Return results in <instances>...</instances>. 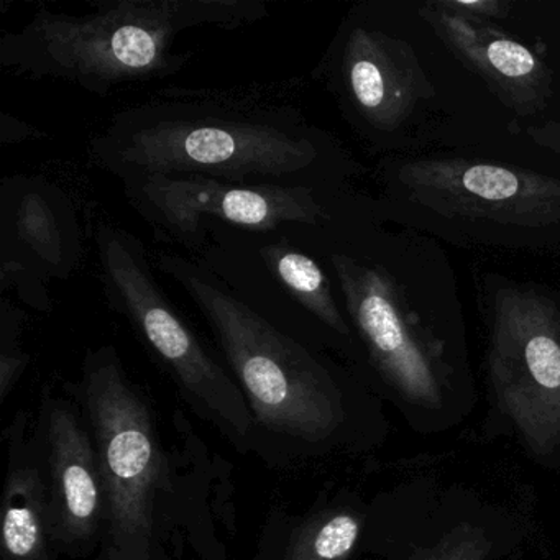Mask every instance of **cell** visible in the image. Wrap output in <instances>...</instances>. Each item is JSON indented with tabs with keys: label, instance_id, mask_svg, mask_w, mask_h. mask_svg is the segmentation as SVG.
Wrapping results in <instances>:
<instances>
[{
	"label": "cell",
	"instance_id": "cell-16",
	"mask_svg": "<svg viewBox=\"0 0 560 560\" xmlns=\"http://www.w3.org/2000/svg\"><path fill=\"white\" fill-rule=\"evenodd\" d=\"M359 537V516L350 511H323L294 530L283 560H346Z\"/></svg>",
	"mask_w": 560,
	"mask_h": 560
},
{
	"label": "cell",
	"instance_id": "cell-10",
	"mask_svg": "<svg viewBox=\"0 0 560 560\" xmlns=\"http://www.w3.org/2000/svg\"><path fill=\"white\" fill-rule=\"evenodd\" d=\"M311 78L353 133L375 150L399 147L435 97L412 45L372 4L347 12Z\"/></svg>",
	"mask_w": 560,
	"mask_h": 560
},
{
	"label": "cell",
	"instance_id": "cell-20",
	"mask_svg": "<svg viewBox=\"0 0 560 560\" xmlns=\"http://www.w3.org/2000/svg\"><path fill=\"white\" fill-rule=\"evenodd\" d=\"M50 133L28 120L19 119L8 110L0 113V147L21 145L34 140L48 139Z\"/></svg>",
	"mask_w": 560,
	"mask_h": 560
},
{
	"label": "cell",
	"instance_id": "cell-14",
	"mask_svg": "<svg viewBox=\"0 0 560 560\" xmlns=\"http://www.w3.org/2000/svg\"><path fill=\"white\" fill-rule=\"evenodd\" d=\"M419 19L468 71L480 78L501 106L529 119L542 114L553 94L550 68L493 22L454 14L439 0L419 5Z\"/></svg>",
	"mask_w": 560,
	"mask_h": 560
},
{
	"label": "cell",
	"instance_id": "cell-8",
	"mask_svg": "<svg viewBox=\"0 0 560 560\" xmlns=\"http://www.w3.org/2000/svg\"><path fill=\"white\" fill-rule=\"evenodd\" d=\"M183 255L278 329L359 363L355 334L329 268L300 228L250 232L212 225Z\"/></svg>",
	"mask_w": 560,
	"mask_h": 560
},
{
	"label": "cell",
	"instance_id": "cell-13",
	"mask_svg": "<svg viewBox=\"0 0 560 560\" xmlns=\"http://www.w3.org/2000/svg\"><path fill=\"white\" fill-rule=\"evenodd\" d=\"M74 408L47 389L38 428L55 544L63 556L80 557L101 546L106 491L90 422Z\"/></svg>",
	"mask_w": 560,
	"mask_h": 560
},
{
	"label": "cell",
	"instance_id": "cell-3",
	"mask_svg": "<svg viewBox=\"0 0 560 560\" xmlns=\"http://www.w3.org/2000/svg\"><path fill=\"white\" fill-rule=\"evenodd\" d=\"M268 15L265 0H94L83 14L40 8L0 37V67L109 97L182 73L195 57L178 48L188 32H234Z\"/></svg>",
	"mask_w": 560,
	"mask_h": 560
},
{
	"label": "cell",
	"instance_id": "cell-18",
	"mask_svg": "<svg viewBox=\"0 0 560 560\" xmlns=\"http://www.w3.org/2000/svg\"><path fill=\"white\" fill-rule=\"evenodd\" d=\"M490 552L491 542L485 530L460 524L434 546L419 550L411 560H488Z\"/></svg>",
	"mask_w": 560,
	"mask_h": 560
},
{
	"label": "cell",
	"instance_id": "cell-17",
	"mask_svg": "<svg viewBox=\"0 0 560 560\" xmlns=\"http://www.w3.org/2000/svg\"><path fill=\"white\" fill-rule=\"evenodd\" d=\"M25 313L18 301L2 296L0 301V402L8 399L28 366L27 352L22 349Z\"/></svg>",
	"mask_w": 560,
	"mask_h": 560
},
{
	"label": "cell",
	"instance_id": "cell-5",
	"mask_svg": "<svg viewBox=\"0 0 560 560\" xmlns=\"http://www.w3.org/2000/svg\"><path fill=\"white\" fill-rule=\"evenodd\" d=\"M156 268L182 288L214 334L254 416L252 447L264 439L290 445V454H310L339 434L346 375L329 353L268 323L179 252H163Z\"/></svg>",
	"mask_w": 560,
	"mask_h": 560
},
{
	"label": "cell",
	"instance_id": "cell-15",
	"mask_svg": "<svg viewBox=\"0 0 560 560\" xmlns=\"http://www.w3.org/2000/svg\"><path fill=\"white\" fill-rule=\"evenodd\" d=\"M8 475L2 498L0 560H57L40 428L27 434L25 416L5 432Z\"/></svg>",
	"mask_w": 560,
	"mask_h": 560
},
{
	"label": "cell",
	"instance_id": "cell-7",
	"mask_svg": "<svg viewBox=\"0 0 560 560\" xmlns=\"http://www.w3.org/2000/svg\"><path fill=\"white\" fill-rule=\"evenodd\" d=\"M94 242L109 310L129 324L199 415L235 447L250 448L254 416L244 392L166 296L142 238L113 222H100Z\"/></svg>",
	"mask_w": 560,
	"mask_h": 560
},
{
	"label": "cell",
	"instance_id": "cell-11",
	"mask_svg": "<svg viewBox=\"0 0 560 560\" xmlns=\"http://www.w3.org/2000/svg\"><path fill=\"white\" fill-rule=\"evenodd\" d=\"M126 201L155 241L188 254L212 225L250 232L319 228L352 206L363 189L242 185L149 175L122 179Z\"/></svg>",
	"mask_w": 560,
	"mask_h": 560
},
{
	"label": "cell",
	"instance_id": "cell-9",
	"mask_svg": "<svg viewBox=\"0 0 560 560\" xmlns=\"http://www.w3.org/2000/svg\"><path fill=\"white\" fill-rule=\"evenodd\" d=\"M477 296L494 398L530 451L552 454L560 447V294L485 273Z\"/></svg>",
	"mask_w": 560,
	"mask_h": 560
},
{
	"label": "cell",
	"instance_id": "cell-6",
	"mask_svg": "<svg viewBox=\"0 0 560 560\" xmlns=\"http://www.w3.org/2000/svg\"><path fill=\"white\" fill-rule=\"evenodd\" d=\"M70 392L96 441L106 491L101 560H168L165 506L172 468L155 412L114 346L90 350Z\"/></svg>",
	"mask_w": 560,
	"mask_h": 560
},
{
	"label": "cell",
	"instance_id": "cell-4",
	"mask_svg": "<svg viewBox=\"0 0 560 560\" xmlns=\"http://www.w3.org/2000/svg\"><path fill=\"white\" fill-rule=\"evenodd\" d=\"M382 221L460 248L560 252V175L483 159L389 155L375 172Z\"/></svg>",
	"mask_w": 560,
	"mask_h": 560
},
{
	"label": "cell",
	"instance_id": "cell-2",
	"mask_svg": "<svg viewBox=\"0 0 560 560\" xmlns=\"http://www.w3.org/2000/svg\"><path fill=\"white\" fill-rule=\"evenodd\" d=\"M300 234L329 268L359 363L405 401L439 408L465 355L457 275L441 242L382 221L369 192Z\"/></svg>",
	"mask_w": 560,
	"mask_h": 560
},
{
	"label": "cell",
	"instance_id": "cell-12",
	"mask_svg": "<svg viewBox=\"0 0 560 560\" xmlns=\"http://www.w3.org/2000/svg\"><path fill=\"white\" fill-rule=\"evenodd\" d=\"M77 208L61 186L42 175L0 183V290L38 313H51L48 283L68 280L83 261Z\"/></svg>",
	"mask_w": 560,
	"mask_h": 560
},
{
	"label": "cell",
	"instance_id": "cell-1",
	"mask_svg": "<svg viewBox=\"0 0 560 560\" xmlns=\"http://www.w3.org/2000/svg\"><path fill=\"white\" fill-rule=\"evenodd\" d=\"M306 91L301 78L159 88L113 114L88 159L119 182L165 175L359 188L365 165L310 116Z\"/></svg>",
	"mask_w": 560,
	"mask_h": 560
},
{
	"label": "cell",
	"instance_id": "cell-19",
	"mask_svg": "<svg viewBox=\"0 0 560 560\" xmlns=\"http://www.w3.org/2000/svg\"><path fill=\"white\" fill-rule=\"evenodd\" d=\"M442 8L454 14L465 18L478 19V21L491 22L494 19L508 18L511 4L503 0H439Z\"/></svg>",
	"mask_w": 560,
	"mask_h": 560
}]
</instances>
